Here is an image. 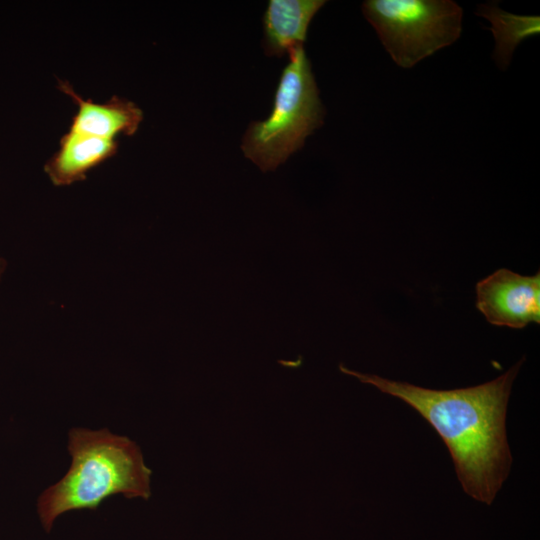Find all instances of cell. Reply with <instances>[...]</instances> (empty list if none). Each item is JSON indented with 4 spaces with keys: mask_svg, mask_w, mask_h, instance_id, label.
I'll return each mask as SVG.
<instances>
[{
    "mask_svg": "<svg viewBox=\"0 0 540 540\" xmlns=\"http://www.w3.org/2000/svg\"><path fill=\"white\" fill-rule=\"evenodd\" d=\"M521 363L490 382L453 390L427 389L363 374L343 365L339 369L418 411L447 445L465 492L491 504L512 462L505 418L511 387Z\"/></svg>",
    "mask_w": 540,
    "mask_h": 540,
    "instance_id": "cell-1",
    "label": "cell"
},
{
    "mask_svg": "<svg viewBox=\"0 0 540 540\" xmlns=\"http://www.w3.org/2000/svg\"><path fill=\"white\" fill-rule=\"evenodd\" d=\"M72 462L65 476L39 496L37 511L46 532L63 513L97 510L107 498L151 496V470L139 446L108 429L72 428L67 447Z\"/></svg>",
    "mask_w": 540,
    "mask_h": 540,
    "instance_id": "cell-2",
    "label": "cell"
},
{
    "mask_svg": "<svg viewBox=\"0 0 540 540\" xmlns=\"http://www.w3.org/2000/svg\"><path fill=\"white\" fill-rule=\"evenodd\" d=\"M268 118L252 122L243 137L245 157L263 172L274 171L323 124L325 109L303 45L292 49Z\"/></svg>",
    "mask_w": 540,
    "mask_h": 540,
    "instance_id": "cell-3",
    "label": "cell"
},
{
    "mask_svg": "<svg viewBox=\"0 0 540 540\" xmlns=\"http://www.w3.org/2000/svg\"><path fill=\"white\" fill-rule=\"evenodd\" d=\"M361 8L402 68L451 45L462 31L463 10L451 0H366Z\"/></svg>",
    "mask_w": 540,
    "mask_h": 540,
    "instance_id": "cell-4",
    "label": "cell"
},
{
    "mask_svg": "<svg viewBox=\"0 0 540 540\" xmlns=\"http://www.w3.org/2000/svg\"><path fill=\"white\" fill-rule=\"evenodd\" d=\"M476 307L496 326L540 323V272L523 276L501 268L476 285Z\"/></svg>",
    "mask_w": 540,
    "mask_h": 540,
    "instance_id": "cell-5",
    "label": "cell"
},
{
    "mask_svg": "<svg viewBox=\"0 0 540 540\" xmlns=\"http://www.w3.org/2000/svg\"><path fill=\"white\" fill-rule=\"evenodd\" d=\"M58 87L77 104L71 131L115 139L119 134L134 135L143 120L141 108L128 99L113 95L106 102L96 103L82 98L67 81H59Z\"/></svg>",
    "mask_w": 540,
    "mask_h": 540,
    "instance_id": "cell-6",
    "label": "cell"
},
{
    "mask_svg": "<svg viewBox=\"0 0 540 540\" xmlns=\"http://www.w3.org/2000/svg\"><path fill=\"white\" fill-rule=\"evenodd\" d=\"M119 142L68 130L59 141V149L44 165L55 186H67L86 179L91 169L113 157Z\"/></svg>",
    "mask_w": 540,
    "mask_h": 540,
    "instance_id": "cell-7",
    "label": "cell"
},
{
    "mask_svg": "<svg viewBox=\"0 0 540 540\" xmlns=\"http://www.w3.org/2000/svg\"><path fill=\"white\" fill-rule=\"evenodd\" d=\"M324 0H270L263 16V49L283 56L306 40L309 24Z\"/></svg>",
    "mask_w": 540,
    "mask_h": 540,
    "instance_id": "cell-8",
    "label": "cell"
},
{
    "mask_svg": "<svg viewBox=\"0 0 540 540\" xmlns=\"http://www.w3.org/2000/svg\"><path fill=\"white\" fill-rule=\"evenodd\" d=\"M477 14L487 18L495 39L494 58L501 69L511 61L515 47L525 38L540 31L538 16H520L501 10L496 5H478Z\"/></svg>",
    "mask_w": 540,
    "mask_h": 540,
    "instance_id": "cell-9",
    "label": "cell"
},
{
    "mask_svg": "<svg viewBox=\"0 0 540 540\" xmlns=\"http://www.w3.org/2000/svg\"><path fill=\"white\" fill-rule=\"evenodd\" d=\"M5 270V261L0 257V278Z\"/></svg>",
    "mask_w": 540,
    "mask_h": 540,
    "instance_id": "cell-10",
    "label": "cell"
}]
</instances>
